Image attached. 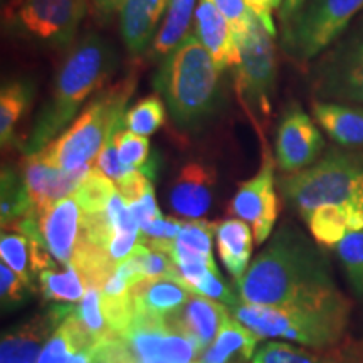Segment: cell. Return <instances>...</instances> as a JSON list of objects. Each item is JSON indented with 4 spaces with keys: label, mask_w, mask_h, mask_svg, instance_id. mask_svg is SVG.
<instances>
[{
    "label": "cell",
    "mask_w": 363,
    "mask_h": 363,
    "mask_svg": "<svg viewBox=\"0 0 363 363\" xmlns=\"http://www.w3.org/2000/svg\"><path fill=\"white\" fill-rule=\"evenodd\" d=\"M238 286L239 298L249 305L350 313L326 257L293 224L281 227Z\"/></svg>",
    "instance_id": "obj_1"
},
{
    "label": "cell",
    "mask_w": 363,
    "mask_h": 363,
    "mask_svg": "<svg viewBox=\"0 0 363 363\" xmlns=\"http://www.w3.org/2000/svg\"><path fill=\"white\" fill-rule=\"evenodd\" d=\"M118 61L116 49L103 35L91 33L71 48L59 67L51 94L40 108L26 142V153L43 152L115 72Z\"/></svg>",
    "instance_id": "obj_2"
},
{
    "label": "cell",
    "mask_w": 363,
    "mask_h": 363,
    "mask_svg": "<svg viewBox=\"0 0 363 363\" xmlns=\"http://www.w3.org/2000/svg\"><path fill=\"white\" fill-rule=\"evenodd\" d=\"M222 72L194 30L163 57L153 86L179 128L197 130L219 115L225 99Z\"/></svg>",
    "instance_id": "obj_3"
},
{
    "label": "cell",
    "mask_w": 363,
    "mask_h": 363,
    "mask_svg": "<svg viewBox=\"0 0 363 363\" xmlns=\"http://www.w3.org/2000/svg\"><path fill=\"white\" fill-rule=\"evenodd\" d=\"M135 83V76H130L99 91L69 128L38 153L40 160L61 170L93 165L106 140L123 121L125 106L133 93Z\"/></svg>",
    "instance_id": "obj_4"
},
{
    "label": "cell",
    "mask_w": 363,
    "mask_h": 363,
    "mask_svg": "<svg viewBox=\"0 0 363 363\" xmlns=\"http://www.w3.org/2000/svg\"><path fill=\"white\" fill-rule=\"evenodd\" d=\"M281 192L303 219L323 206L363 212V150H331L310 169L283 177Z\"/></svg>",
    "instance_id": "obj_5"
},
{
    "label": "cell",
    "mask_w": 363,
    "mask_h": 363,
    "mask_svg": "<svg viewBox=\"0 0 363 363\" xmlns=\"http://www.w3.org/2000/svg\"><path fill=\"white\" fill-rule=\"evenodd\" d=\"M229 310L261 338L288 340L289 343L310 348H326L342 342L350 315L249 305L242 299Z\"/></svg>",
    "instance_id": "obj_6"
},
{
    "label": "cell",
    "mask_w": 363,
    "mask_h": 363,
    "mask_svg": "<svg viewBox=\"0 0 363 363\" xmlns=\"http://www.w3.org/2000/svg\"><path fill=\"white\" fill-rule=\"evenodd\" d=\"M363 0H306L283 22V48L288 56L306 62L320 56L350 26Z\"/></svg>",
    "instance_id": "obj_7"
},
{
    "label": "cell",
    "mask_w": 363,
    "mask_h": 363,
    "mask_svg": "<svg viewBox=\"0 0 363 363\" xmlns=\"http://www.w3.org/2000/svg\"><path fill=\"white\" fill-rule=\"evenodd\" d=\"M86 11L88 0H21L9 13V22L22 38L65 49L74 39Z\"/></svg>",
    "instance_id": "obj_8"
},
{
    "label": "cell",
    "mask_w": 363,
    "mask_h": 363,
    "mask_svg": "<svg viewBox=\"0 0 363 363\" xmlns=\"http://www.w3.org/2000/svg\"><path fill=\"white\" fill-rule=\"evenodd\" d=\"M274 35L252 13L247 33L238 39L240 62L235 67L240 98L249 108L269 111L272 91L276 86Z\"/></svg>",
    "instance_id": "obj_9"
},
{
    "label": "cell",
    "mask_w": 363,
    "mask_h": 363,
    "mask_svg": "<svg viewBox=\"0 0 363 363\" xmlns=\"http://www.w3.org/2000/svg\"><path fill=\"white\" fill-rule=\"evenodd\" d=\"M315 79L321 98L363 104V19L326 54Z\"/></svg>",
    "instance_id": "obj_10"
},
{
    "label": "cell",
    "mask_w": 363,
    "mask_h": 363,
    "mask_svg": "<svg viewBox=\"0 0 363 363\" xmlns=\"http://www.w3.org/2000/svg\"><path fill=\"white\" fill-rule=\"evenodd\" d=\"M229 212L252 227L256 244L266 242L279 216V201L276 195L274 169L269 153L266 152L259 172L239 185L230 201Z\"/></svg>",
    "instance_id": "obj_11"
},
{
    "label": "cell",
    "mask_w": 363,
    "mask_h": 363,
    "mask_svg": "<svg viewBox=\"0 0 363 363\" xmlns=\"http://www.w3.org/2000/svg\"><path fill=\"white\" fill-rule=\"evenodd\" d=\"M138 362L169 360L199 362L201 345L189 335L172 328L163 321H147L133 318L128 330L121 335Z\"/></svg>",
    "instance_id": "obj_12"
},
{
    "label": "cell",
    "mask_w": 363,
    "mask_h": 363,
    "mask_svg": "<svg viewBox=\"0 0 363 363\" xmlns=\"http://www.w3.org/2000/svg\"><path fill=\"white\" fill-rule=\"evenodd\" d=\"M325 148L321 131L301 108H286L276 131V163L286 174H296L315 165Z\"/></svg>",
    "instance_id": "obj_13"
},
{
    "label": "cell",
    "mask_w": 363,
    "mask_h": 363,
    "mask_svg": "<svg viewBox=\"0 0 363 363\" xmlns=\"http://www.w3.org/2000/svg\"><path fill=\"white\" fill-rule=\"evenodd\" d=\"M91 169L93 165L76 170H61L40 160L38 153L27 157L22 175L29 190L34 214L38 217L43 216L56 202L71 197Z\"/></svg>",
    "instance_id": "obj_14"
},
{
    "label": "cell",
    "mask_w": 363,
    "mask_h": 363,
    "mask_svg": "<svg viewBox=\"0 0 363 363\" xmlns=\"http://www.w3.org/2000/svg\"><path fill=\"white\" fill-rule=\"evenodd\" d=\"M216 179V170L207 163H185L170 189L169 202L172 211L187 220L202 219L211 208Z\"/></svg>",
    "instance_id": "obj_15"
},
{
    "label": "cell",
    "mask_w": 363,
    "mask_h": 363,
    "mask_svg": "<svg viewBox=\"0 0 363 363\" xmlns=\"http://www.w3.org/2000/svg\"><path fill=\"white\" fill-rule=\"evenodd\" d=\"M83 212L74 197H66L39 216V229L51 256L69 266L81 238Z\"/></svg>",
    "instance_id": "obj_16"
},
{
    "label": "cell",
    "mask_w": 363,
    "mask_h": 363,
    "mask_svg": "<svg viewBox=\"0 0 363 363\" xmlns=\"http://www.w3.org/2000/svg\"><path fill=\"white\" fill-rule=\"evenodd\" d=\"M72 308H54L48 315L17 326L2 337L0 363H39L40 352Z\"/></svg>",
    "instance_id": "obj_17"
},
{
    "label": "cell",
    "mask_w": 363,
    "mask_h": 363,
    "mask_svg": "<svg viewBox=\"0 0 363 363\" xmlns=\"http://www.w3.org/2000/svg\"><path fill=\"white\" fill-rule=\"evenodd\" d=\"M190 294L179 279L169 276L140 281L131 288L133 318L165 323L187 303Z\"/></svg>",
    "instance_id": "obj_18"
},
{
    "label": "cell",
    "mask_w": 363,
    "mask_h": 363,
    "mask_svg": "<svg viewBox=\"0 0 363 363\" xmlns=\"http://www.w3.org/2000/svg\"><path fill=\"white\" fill-rule=\"evenodd\" d=\"M194 33L220 71L239 66L240 51L233 27L212 0H199L197 2Z\"/></svg>",
    "instance_id": "obj_19"
},
{
    "label": "cell",
    "mask_w": 363,
    "mask_h": 363,
    "mask_svg": "<svg viewBox=\"0 0 363 363\" xmlns=\"http://www.w3.org/2000/svg\"><path fill=\"white\" fill-rule=\"evenodd\" d=\"M170 0H126L120 11V30L131 56L148 51L169 11Z\"/></svg>",
    "instance_id": "obj_20"
},
{
    "label": "cell",
    "mask_w": 363,
    "mask_h": 363,
    "mask_svg": "<svg viewBox=\"0 0 363 363\" xmlns=\"http://www.w3.org/2000/svg\"><path fill=\"white\" fill-rule=\"evenodd\" d=\"M229 315V308L217 299L201 296V294H190L187 303L175 315H172L165 323L192 337L201 345L202 352H206L216 340L217 333H219Z\"/></svg>",
    "instance_id": "obj_21"
},
{
    "label": "cell",
    "mask_w": 363,
    "mask_h": 363,
    "mask_svg": "<svg viewBox=\"0 0 363 363\" xmlns=\"http://www.w3.org/2000/svg\"><path fill=\"white\" fill-rule=\"evenodd\" d=\"M252 363H363V348H343L338 345L310 348L296 343L269 342L257 348Z\"/></svg>",
    "instance_id": "obj_22"
},
{
    "label": "cell",
    "mask_w": 363,
    "mask_h": 363,
    "mask_svg": "<svg viewBox=\"0 0 363 363\" xmlns=\"http://www.w3.org/2000/svg\"><path fill=\"white\" fill-rule=\"evenodd\" d=\"M259 340V335L229 315L199 363H246L254 357Z\"/></svg>",
    "instance_id": "obj_23"
},
{
    "label": "cell",
    "mask_w": 363,
    "mask_h": 363,
    "mask_svg": "<svg viewBox=\"0 0 363 363\" xmlns=\"http://www.w3.org/2000/svg\"><path fill=\"white\" fill-rule=\"evenodd\" d=\"M313 116L318 125L342 147H363V108L335 101L313 103Z\"/></svg>",
    "instance_id": "obj_24"
},
{
    "label": "cell",
    "mask_w": 363,
    "mask_h": 363,
    "mask_svg": "<svg viewBox=\"0 0 363 363\" xmlns=\"http://www.w3.org/2000/svg\"><path fill=\"white\" fill-rule=\"evenodd\" d=\"M252 229L244 220L227 219L219 222L216 229L217 251L225 269L233 274V278L240 283L249 269L252 252Z\"/></svg>",
    "instance_id": "obj_25"
},
{
    "label": "cell",
    "mask_w": 363,
    "mask_h": 363,
    "mask_svg": "<svg viewBox=\"0 0 363 363\" xmlns=\"http://www.w3.org/2000/svg\"><path fill=\"white\" fill-rule=\"evenodd\" d=\"M94 342L86 333L83 325L74 315V308L54 330L51 338L40 352L39 363H69L71 358L86 347H93Z\"/></svg>",
    "instance_id": "obj_26"
},
{
    "label": "cell",
    "mask_w": 363,
    "mask_h": 363,
    "mask_svg": "<svg viewBox=\"0 0 363 363\" xmlns=\"http://www.w3.org/2000/svg\"><path fill=\"white\" fill-rule=\"evenodd\" d=\"M34 98V84L29 79L6 81L0 91V142L7 147L12 142L21 118L29 110Z\"/></svg>",
    "instance_id": "obj_27"
},
{
    "label": "cell",
    "mask_w": 363,
    "mask_h": 363,
    "mask_svg": "<svg viewBox=\"0 0 363 363\" xmlns=\"http://www.w3.org/2000/svg\"><path fill=\"white\" fill-rule=\"evenodd\" d=\"M195 12V0H170L163 24L153 40L150 54L152 57H165L174 51L185 35L190 33V24Z\"/></svg>",
    "instance_id": "obj_28"
},
{
    "label": "cell",
    "mask_w": 363,
    "mask_h": 363,
    "mask_svg": "<svg viewBox=\"0 0 363 363\" xmlns=\"http://www.w3.org/2000/svg\"><path fill=\"white\" fill-rule=\"evenodd\" d=\"M33 212L24 175L12 169L2 170V227L7 229Z\"/></svg>",
    "instance_id": "obj_29"
},
{
    "label": "cell",
    "mask_w": 363,
    "mask_h": 363,
    "mask_svg": "<svg viewBox=\"0 0 363 363\" xmlns=\"http://www.w3.org/2000/svg\"><path fill=\"white\" fill-rule=\"evenodd\" d=\"M39 284L44 298L49 301L79 303L88 291L83 278L72 266H66L65 271L45 269L39 272Z\"/></svg>",
    "instance_id": "obj_30"
},
{
    "label": "cell",
    "mask_w": 363,
    "mask_h": 363,
    "mask_svg": "<svg viewBox=\"0 0 363 363\" xmlns=\"http://www.w3.org/2000/svg\"><path fill=\"white\" fill-rule=\"evenodd\" d=\"M167 120V104L160 94H150L136 101L125 111L123 125L136 135L148 136L160 128Z\"/></svg>",
    "instance_id": "obj_31"
},
{
    "label": "cell",
    "mask_w": 363,
    "mask_h": 363,
    "mask_svg": "<svg viewBox=\"0 0 363 363\" xmlns=\"http://www.w3.org/2000/svg\"><path fill=\"white\" fill-rule=\"evenodd\" d=\"M0 256L2 262L7 264L13 272L21 276L22 281L33 289L30 279H33V244L30 239L21 230L9 229L4 230L0 239Z\"/></svg>",
    "instance_id": "obj_32"
},
{
    "label": "cell",
    "mask_w": 363,
    "mask_h": 363,
    "mask_svg": "<svg viewBox=\"0 0 363 363\" xmlns=\"http://www.w3.org/2000/svg\"><path fill=\"white\" fill-rule=\"evenodd\" d=\"M115 194V182L93 167L89 174L84 177V180L79 184L78 190L72 194V197L78 202L83 214H99V212L106 211L108 203H110Z\"/></svg>",
    "instance_id": "obj_33"
},
{
    "label": "cell",
    "mask_w": 363,
    "mask_h": 363,
    "mask_svg": "<svg viewBox=\"0 0 363 363\" xmlns=\"http://www.w3.org/2000/svg\"><path fill=\"white\" fill-rule=\"evenodd\" d=\"M217 222L206 219L184 220L180 234L177 235L172 254H199L212 256V235L216 234Z\"/></svg>",
    "instance_id": "obj_34"
},
{
    "label": "cell",
    "mask_w": 363,
    "mask_h": 363,
    "mask_svg": "<svg viewBox=\"0 0 363 363\" xmlns=\"http://www.w3.org/2000/svg\"><path fill=\"white\" fill-rule=\"evenodd\" d=\"M74 315L94 343L111 337H118L108 326L106 318L103 315L101 289L99 288H88L79 305L74 308Z\"/></svg>",
    "instance_id": "obj_35"
},
{
    "label": "cell",
    "mask_w": 363,
    "mask_h": 363,
    "mask_svg": "<svg viewBox=\"0 0 363 363\" xmlns=\"http://www.w3.org/2000/svg\"><path fill=\"white\" fill-rule=\"evenodd\" d=\"M335 249L352 288L363 296V229L348 234Z\"/></svg>",
    "instance_id": "obj_36"
},
{
    "label": "cell",
    "mask_w": 363,
    "mask_h": 363,
    "mask_svg": "<svg viewBox=\"0 0 363 363\" xmlns=\"http://www.w3.org/2000/svg\"><path fill=\"white\" fill-rule=\"evenodd\" d=\"M113 142L118 150L121 162L131 169H143L150 160V142L147 136L136 135L133 131L126 130L125 125L118 126Z\"/></svg>",
    "instance_id": "obj_37"
},
{
    "label": "cell",
    "mask_w": 363,
    "mask_h": 363,
    "mask_svg": "<svg viewBox=\"0 0 363 363\" xmlns=\"http://www.w3.org/2000/svg\"><path fill=\"white\" fill-rule=\"evenodd\" d=\"M121 123H123V121H121ZM120 125H118V126H120ZM118 126H116V128H118ZM115 131H113V133L110 135V138L106 140V143H104L101 152L98 153V157H96V160H94L93 167L116 184V182L125 179L126 175L131 174V172L136 170V169H131V167L125 165V163L121 162L120 155H118V150L115 147V142H113V135H115Z\"/></svg>",
    "instance_id": "obj_38"
},
{
    "label": "cell",
    "mask_w": 363,
    "mask_h": 363,
    "mask_svg": "<svg viewBox=\"0 0 363 363\" xmlns=\"http://www.w3.org/2000/svg\"><path fill=\"white\" fill-rule=\"evenodd\" d=\"M192 294H201V296L217 299V301L225 303L229 308H233L240 301V298H238L233 293L230 286L222 279L219 269L208 271L207 274L203 276L197 284H195V288L192 289Z\"/></svg>",
    "instance_id": "obj_39"
},
{
    "label": "cell",
    "mask_w": 363,
    "mask_h": 363,
    "mask_svg": "<svg viewBox=\"0 0 363 363\" xmlns=\"http://www.w3.org/2000/svg\"><path fill=\"white\" fill-rule=\"evenodd\" d=\"M212 2L233 27L235 40L247 33L252 12L249 11L244 0H212Z\"/></svg>",
    "instance_id": "obj_40"
},
{
    "label": "cell",
    "mask_w": 363,
    "mask_h": 363,
    "mask_svg": "<svg viewBox=\"0 0 363 363\" xmlns=\"http://www.w3.org/2000/svg\"><path fill=\"white\" fill-rule=\"evenodd\" d=\"M30 289L17 272H13L7 264L0 266V291H2V301L7 305L21 303L26 298V291Z\"/></svg>",
    "instance_id": "obj_41"
},
{
    "label": "cell",
    "mask_w": 363,
    "mask_h": 363,
    "mask_svg": "<svg viewBox=\"0 0 363 363\" xmlns=\"http://www.w3.org/2000/svg\"><path fill=\"white\" fill-rule=\"evenodd\" d=\"M126 206H128L131 216H133L136 224L140 225V229H142L143 225L150 224V222L162 219L163 217L160 208L157 206V199H155V194H153V187L150 189L148 192H145L142 197L136 199L135 202L126 203Z\"/></svg>",
    "instance_id": "obj_42"
},
{
    "label": "cell",
    "mask_w": 363,
    "mask_h": 363,
    "mask_svg": "<svg viewBox=\"0 0 363 363\" xmlns=\"http://www.w3.org/2000/svg\"><path fill=\"white\" fill-rule=\"evenodd\" d=\"M249 11L259 19L271 35H276V26L274 19H272V11H274V0H244Z\"/></svg>",
    "instance_id": "obj_43"
},
{
    "label": "cell",
    "mask_w": 363,
    "mask_h": 363,
    "mask_svg": "<svg viewBox=\"0 0 363 363\" xmlns=\"http://www.w3.org/2000/svg\"><path fill=\"white\" fill-rule=\"evenodd\" d=\"M126 0H93L94 9L99 13V17H111L115 12H120Z\"/></svg>",
    "instance_id": "obj_44"
},
{
    "label": "cell",
    "mask_w": 363,
    "mask_h": 363,
    "mask_svg": "<svg viewBox=\"0 0 363 363\" xmlns=\"http://www.w3.org/2000/svg\"><path fill=\"white\" fill-rule=\"evenodd\" d=\"M306 0H286L284 6L281 7V22H286L288 19H291V17L296 13L299 9L303 7V4H305Z\"/></svg>",
    "instance_id": "obj_45"
},
{
    "label": "cell",
    "mask_w": 363,
    "mask_h": 363,
    "mask_svg": "<svg viewBox=\"0 0 363 363\" xmlns=\"http://www.w3.org/2000/svg\"><path fill=\"white\" fill-rule=\"evenodd\" d=\"M69 363H93V355H91V347H86L79 350L74 357L71 358Z\"/></svg>",
    "instance_id": "obj_46"
},
{
    "label": "cell",
    "mask_w": 363,
    "mask_h": 363,
    "mask_svg": "<svg viewBox=\"0 0 363 363\" xmlns=\"http://www.w3.org/2000/svg\"><path fill=\"white\" fill-rule=\"evenodd\" d=\"M140 363H199V362H169V360H148V362H140Z\"/></svg>",
    "instance_id": "obj_47"
},
{
    "label": "cell",
    "mask_w": 363,
    "mask_h": 363,
    "mask_svg": "<svg viewBox=\"0 0 363 363\" xmlns=\"http://www.w3.org/2000/svg\"><path fill=\"white\" fill-rule=\"evenodd\" d=\"M284 2H286V0H274V6H276V9L283 7V6H284Z\"/></svg>",
    "instance_id": "obj_48"
},
{
    "label": "cell",
    "mask_w": 363,
    "mask_h": 363,
    "mask_svg": "<svg viewBox=\"0 0 363 363\" xmlns=\"http://www.w3.org/2000/svg\"><path fill=\"white\" fill-rule=\"evenodd\" d=\"M12 2H16V0H12Z\"/></svg>",
    "instance_id": "obj_49"
}]
</instances>
